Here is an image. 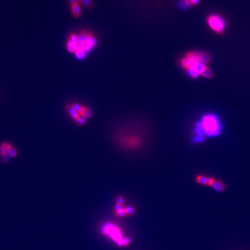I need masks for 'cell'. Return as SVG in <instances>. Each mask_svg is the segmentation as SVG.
Instances as JSON below:
<instances>
[{
  "mask_svg": "<svg viewBox=\"0 0 250 250\" xmlns=\"http://www.w3.org/2000/svg\"><path fill=\"white\" fill-rule=\"evenodd\" d=\"M126 125L120 128L115 135V141L122 149L135 151L142 148L145 144V137L142 130H139L134 126Z\"/></svg>",
  "mask_w": 250,
  "mask_h": 250,
  "instance_id": "1",
  "label": "cell"
},
{
  "mask_svg": "<svg viewBox=\"0 0 250 250\" xmlns=\"http://www.w3.org/2000/svg\"><path fill=\"white\" fill-rule=\"evenodd\" d=\"M208 60V56L204 53L189 52L181 60V64L192 78H196L202 74Z\"/></svg>",
  "mask_w": 250,
  "mask_h": 250,
  "instance_id": "2",
  "label": "cell"
},
{
  "mask_svg": "<svg viewBox=\"0 0 250 250\" xmlns=\"http://www.w3.org/2000/svg\"><path fill=\"white\" fill-rule=\"evenodd\" d=\"M196 133L201 136L216 137L221 131V125L218 117L212 114L204 115L196 125Z\"/></svg>",
  "mask_w": 250,
  "mask_h": 250,
  "instance_id": "3",
  "label": "cell"
},
{
  "mask_svg": "<svg viewBox=\"0 0 250 250\" xmlns=\"http://www.w3.org/2000/svg\"><path fill=\"white\" fill-rule=\"evenodd\" d=\"M101 232L103 234L116 243L118 246L120 247L124 246V239L121 231L116 225L110 222H107L103 226Z\"/></svg>",
  "mask_w": 250,
  "mask_h": 250,
  "instance_id": "4",
  "label": "cell"
},
{
  "mask_svg": "<svg viewBox=\"0 0 250 250\" xmlns=\"http://www.w3.org/2000/svg\"><path fill=\"white\" fill-rule=\"evenodd\" d=\"M78 36L79 42L82 45L83 50L87 53L97 45V40L91 32L83 30L79 34Z\"/></svg>",
  "mask_w": 250,
  "mask_h": 250,
  "instance_id": "5",
  "label": "cell"
},
{
  "mask_svg": "<svg viewBox=\"0 0 250 250\" xmlns=\"http://www.w3.org/2000/svg\"><path fill=\"white\" fill-rule=\"evenodd\" d=\"M207 23L210 29L217 33L223 32L226 27L225 20L217 15L210 16L207 18Z\"/></svg>",
  "mask_w": 250,
  "mask_h": 250,
  "instance_id": "6",
  "label": "cell"
},
{
  "mask_svg": "<svg viewBox=\"0 0 250 250\" xmlns=\"http://www.w3.org/2000/svg\"><path fill=\"white\" fill-rule=\"evenodd\" d=\"M65 109L66 111V112L70 116V117L74 122L75 124H76L77 126H83L87 122V121L85 120L80 116L77 111L73 107L71 104H67L65 107Z\"/></svg>",
  "mask_w": 250,
  "mask_h": 250,
  "instance_id": "7",
  "label": "cell"
},
{
  "mask_svg": "<svg viewBox=\"0 0 250 250\" xmlns=\"http://www.w3.org/2000/svg\"><path fill=\"white\" fill-rule=\"evenodd\" d=\"M71 104L82 118L88 121L89 119L92 117L93 112L88 107L82 106L78 103H73Z\"/></svg>",
  "mask_w": 250,
  "mask_h": 250,
  "instance_id": "8",
  "label": "cell"
},
{
  "mask_svg": "<svg viewBox=\"0 0 250 250\" xmlns=\"http://www.w3.org/2000/svg\"><path fill=\"white\" fill-rule=\"evenodd\" d=\"M12 145V144L7 141H4L0 144V160L1 162L6 163L11 159L8 154V150Z\"/></svg>",
  "mask_w": 250,
  "mask_h": 250,
  "instance_id": "9",
  "label": "cell"
},
{
  "mask_svg": "<svg viewBox=\"0 0 250 250\" xmlns=\"http://www.w3.org/2000/svg\"><path fill=\"white\" fill-rule=\"evenodd\" d=\"M214 178L210 177H207L203 175H198L195 177L196 182L199 184L210 187Z\"/></svg>",
  "mask_w": 250,
  "mask_h": 250,
  "instance_id": "10",
  "label": "cell"
},
{
  "mask_svg": "<svg viewBox=\"0 0 250 250\" xmlns=\"http://www.w3.org/2000/svg\"><path fill=\"white\" fill-rule=\"evenodd\" d=\"M210 187L218 192H222L226 189V186L223 182L215 178H214Z\"/></svg>",
  "mask_w": 250,
  "mask_h": 250,
  "instance_id": "11",
  "label": "cell"
},
{
  "mask_svg": "<svg viewBox=\"0 0 250 250\" xmlns=\"http://www.w3.org/2000/svg\"><path fill=\"white\" fill-rule=\"evenodd\" d=\"M70 11L72 15L75 18H79L82 15V11L78 2L70 4Z\"/></svg>",
  "mask_w": 250,
  "mask_h": 250,
  "instance_id": "12",
  "label": "cell"
},
{
  "mask_svg": "<svg viewBox=\"0 0 250 250\" xmlns=\"http://www.w3.org/2000/svg\"><path fill=\"white\" fill-rule=\"evenodd\" d=\"M77 44H78L74 42L73 41H71L70 39L68 38L67 40V49L68 51L71 53H75L77 50Z\"/></svg>",
  "mask_w": 250,
  "mask_h": 250,
  "instance_id": "13",
  "label": "cell"
},
{
  "mask_svg": "<svg viewBox=\"0 0 250 250\" xmlns=\"http://www.w3.org/2000/svg\"><path fill=\"white\" fill-rule=\"evenodd\" d=\"M115 217L118 218H122V217H127L126 210H125V207L124 206L122 208L119 209V210L115 211Z\"/></svg>",
  "mask_w": 250,
  "mask_h": 250,
  "instance_id": "14",
  "label": "cell"
},
{
  "mask_svg": "<svg viewBox=\"0 0 250 250\" xmlns=\"http://www.w3.org/2000/svg\"><path fill=\"white\" fill-rule=\"evenodd\" d=\"M74 54L78 60H83L86 57L88 53L83 50H77Z\"/></svg>",
  "mask_w": 250,
  "mask_h": 250,
  "instance_id": "15",
  "label": "cell"
},
{
  "mask_svg": "<svg viewBox=\"0 0 250 250\" xmlns=\"http://www.w3.org/2000/svg\"><path fill=\"white\" fill-rule=\"evenodd\" d=\"M8 154L9 156L11 158H13V157H16L17 156L18 154V152L17 149L15 147L12 145L11 148L8 150Z\"/></svg>",
  "mask_w": 250,
  "mask_h": 250,
  "instance_id": "16",
  "label": "cell"
},
{
  "mask_svg": "<svg viewBox=\"0 0 250 250\" xmlns=\"http://www.w3.org/2000/svg\"><path fill=\"white\" fill-rule=\"evenodd\" d=\"M79 3L82 4L83 6L88 8H91L93 5V2L92 0H81Z\"/></svg>",
  "mask_w": 250,
  "mask_h": 250,
  "instance_id": "17",
  "label": "cell"
},
{
  "mask_svg": "<svg viewBox=\"0 0 250 250\" xmlns=\"http://www.w3.org/2000/svg\"><path fill=\"white\" fill-rule=\"evenodd\" d=\"M125 210H126V212L127 216H131L134 214L135 213H136L135 208L132 207H130V206L125 207Z\"/></svg>",
  "mask_w": 250,
  "mask_h": 250,
  "instance_id": "18",
  "label": "cell"
},
{
  "mask_svg": "<svg viewBox=\"0 0 250 250\" xmlns=\"http://www.w3.org/2000/svg\"><path fill=\"white\" fill-rule=\"evenodd\" d=\"M203 76H204V77H206V78H210V77H211V76H212V73H211V70L208 68H207V67H206L205 68V70H204V71L203 72V73H202V74Z\"/></svg>",
  "mask_w": 250,
  "mask_h": 250,
  "instance_id": "19",
  "label": "cell"
},
{
  "mask_svg": "<svg viewBox=\"0 0 250 250\" xmlns=\"http://www.w3.org/2000/svg\"><path fill=\"white\" fill-rule=\"evenodd\" d=\"M124 203H125L124 198L122 196H118L117 197V200H116V203L120 204H124Z\"/></svg>",
  "mask_w": 250,
  "mask_h": 250,
  "instance_id": "20",
  "label": "cell"
},
{
  "mask_svg": "<svg viewBox=\"0 0 250 250\" xmlns=\"http://www.w3.org/2000/svg\"><path fill=\"white\" fill-rule=\"evenodd\" d=\"M131 241V239L129 237H125L123 240V244L124 246H128Z\"/></svg>",
  "mask_w": 250,
  "mask_h": 250,
  "instance_id": "21",
  "label": "cell"
},
{
  "mask_svg": "<svg viewBox=\"0 0 250 250\" xmlns=\"http://www.w3.org/2000/svg\"><path fill=\"white\" fill-rule=\"evenodd\" d=\"M189 5H196L198 4L199 0H185Z\"/></svg>",
  "mask_w": 250,
  "mask_h": 250,
  "instance_id": "22",
  "label": "cell"
},
{
  "mask_svg": "<svg viewBox=\"0 0 250 250\" xmlns=\"http://www.w3.org/2000/svg\"><path fill=\"white\" fill-rule=\"evenodd\" d=\"M69 2L70 3V4H74L75 2H78L77 1V0H69Z\"/></svg>",
  "mask_w": 250,
  "mask_h": 250,
  "instance_id": "23",
  "label": "cell"
},
{
  "mask_svg": "<svg viewBox=\"0 0 250 250\" xmlns=\"http://www.w3.org/2000/svg\"><path fill=\"white\" fill-rule=\"evenodd\" d=\"M80 1H81V0H77V1L78 2V3H79V2H80Z\"/></svg>",
  "mask_w": 250,
  "mask_h": 250,
  "instance_id": "24",
  "label": "cell"
}]
</instances>
